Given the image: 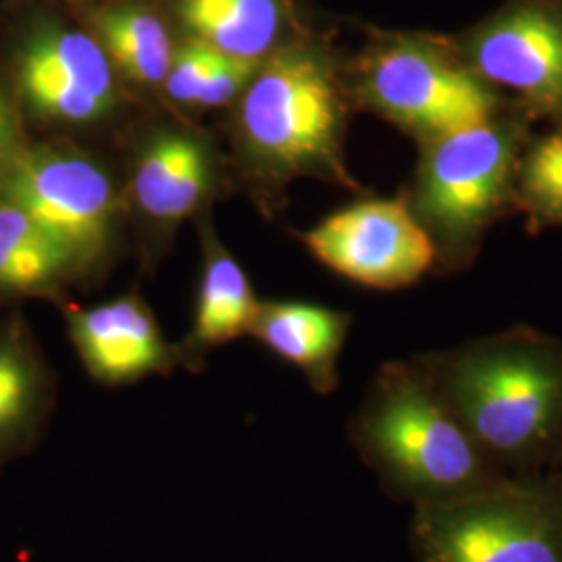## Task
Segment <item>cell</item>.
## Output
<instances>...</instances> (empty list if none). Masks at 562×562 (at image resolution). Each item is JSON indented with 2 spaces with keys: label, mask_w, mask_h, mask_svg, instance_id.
<instances>
[{
  "label": "cell",
  "mask_w": 562,
  "mask_h": 562,
  "mask_svg": "<svg viewBox=\"0 0 562 562\" xmlns=\"http://www.w3.org/2000/svg\"><path fill=\"white\" fill-rule=\"evenodd\" d=\"M361 101L429 138L492 120L494 97L471 71L422 42L382 41L362 55Z\"/></svg>",
  "instance_id": "7"
},
{
  "label": "cell",
  "mask_w": 562,
  "mask_h": 562,
  "mask_svg": "<svg viewBox=\"0 0 562 562\" xmlns=\"http://www.w3.org/2000/svg\"><path fill=\"white\" fill-rule=\"evenodd\" d=\"M220 55L223 53L192 38L178 42L171 67L162 81V99L178 109L194 111L202 86L209 78L211 69L215 67Z\"/></svg>",
  "instance_id": "19"
},
{
  "label": "cell",
  "mask_w": 562,
  "mask_h": 562,
  "mask_svg": "<svg viewBox=\"0 0 562 562\" xmlns=\"http://www.w3.org/2000/svg\"><path fill=\"white\" fill-rule=\"evenodd\" d=\"M55 396L53 369L25 319H0V467L38 443Z\"/></svg>",
  "instance_id": "14"
},
{
  "label": "cell",
  "mask_w": 562,
  "mask_h": 562,
  "mask_svg": "<svg viewBox=\"0 0 562 562\" xmlns=\"http://www.w3.org/2000/svg\"><path fill=\"white\" fill-rule=\"evenodd\" d=\"M173 20L186 38L223 55L262 60L288 38V0H173Z\"/></svg>",
  "instance_id": "17"
},
{
  "label": "cell",
  "mask_w": 562,
  "mask_h": 562,
  "mask_svg": "<svg viewBox=\"0 0 562 562\" xmlns=\"http://www.w3.org/2000/svg\"><path fill=\"white\" fill-rule=\"evenodd\" d=\"M348 440L383 492L415 508L459 501L508 477L467 434L422 362L380 369Z\"/></svg>",
  "instance_id": "2"
},
{
  "label": "cell",
  "mask_w": 562,
  "mask_h": 562,
  "mask_svg": "<svg viewBox=\"0 0 562 562\" xmlns=\"http://www.w3.org/2000/svg\"><path fill=\"white\" fill-rule=\"evenodd\" d=\"M36 2H57V0H7L4 11L20 9V7H25V4H36ZM69 2H76V0H69Z\"/></svg>",
  "instance_id": "23"
},
{
  "label": "cell",
  "mask_w": 562,
  "mask_h": 562,
  "mask_svg": "<svg viewBox=\"0 0 562 562\" xmlns=\"http://www.w3.org/2000/svg\"><path fill=\"white\" fill-rule=\"evenodd\" d=\"M76 281L59 246L0 194V302L59 299Z\"/></svg>",
  "instance_id": "18"
},
{
  "label": "cell",
  "mask_w": 562,
  "mask_h": 562,
  "mask_svg": "<svg viewBox=\"0 0 562 562\" xmlns=\"http://www.w3.org/2000/svg\"><path fill=\"white\" fill-rule=\"evenodd\" d=\"M350 322V315L313 302L265 301L250 336L301 369L317 394H329L338 385V361Z\"/></svg>",
  "instance_id": "15"
},
{
  "label": "cell",
  "mask_w": 562,
  "mask_h": 562,
  "mask_svg": "<svg viewBox=\"0 0 562 562\" xmlns=\"http://www.w3.org/2000/svg\"><path fill=\"white\" fill-rule=\"evenodd\" d=\"M302 241L331 271L375 290L411 285L436 259L434 240L402 201L350 204Z\"/></svg>",
  "instance_id": "8"
},
{
  "label": "cell",
  "mask_w": 562,
  "mask_h": 562,
  "mask_svg": "<svg viewBox=\"0 0 562 562\" xmlns=\"http://www.w3.org/2000/svg\"><path fill=\"white\" fill-rule=\"evenodd\" d=\"M67 336L92 382L121 387L150 375H169L180 367L178 348L140 294L81 306L63 304Z\"/></svg>",
  "instance_id": "11"
},
{
  "label": "cell",
  "mask_w": 562,
  "mask_h": 562,
  "mask_svg": "<svg viewBox=\"0 0 562 562\" xmlns=\"http://www.w3.org/2000/svg\"><path fill=\"white\" fill-rule=\"evenodd\" d=\"M422 364L504 475L562 473V344L510 331Z\"/></svg>",
  "instance_id": "1"
},
{
  "label": "cell",
  "mask_w": 562,
  "mask_h": 562,
  "mask_svg": "<svg viewBox=\"0 0 562 562\" xmlns=\"http://www.w3.org/2000/svg\"><path fill=\"white\" fill-rule=\"evenodd\" d=\"M4 21L0 80L27 125L55 134L88 132L115 120L123 80L101 42L55 2L11 9Z\"/></svg>",
  "instance_id": "4"
},
{
  "label": "cell",
  "mask_w": 562,
  "mask_h": 562,
  "mask_svg": "<svg viewBox=\"0 0 562 562\" xmlns=\"http://www.w3.org/2000/svg\"><path fill=\"white\" fill-rule=\"evenodd\" d=\"M27 144V123L13 94L0 80V181L7 178Z\"/></svg>",
  "instance_id": "22"
},
{
  "label": "cell",
  "mask_w": 562,
  "mask_h": 562,
  "mask_svg": "<svg viewBox=\"0 0 562 562\" xmlns=\"http://www.w3.org/2000/svg\"><path fill=\"white\" fill-rule=\"evenodd\" d=\"M15 202L59 246L78 280H94L109 267L125 217L123 190L106 167L71 142H32L0 181Z\"/></svg>",
  "instance_id": "6"
},
{
  "label": "cell",
  "mask_w": 562,
  "mask_h": 562,
  "mask_svg": "<svg viewBox=\"0 0 562 562\" xmlns=\"http://www.w3.org/2000/svg\"><path fill=\"white\" fill-rule=\"evenodd\" d=\"M408 536L415 562H562V473L417 506Z\"/></svg>",
  "instance_id": "5"
},
{
  "label": "cell",
  "mask_w": 562,
  "mask_h": 562,
  "mask_svg": "<svg viewBox=\"0 0 562 562\" xmlns=\"http://www.w3.org/2000/svg\"><path fill=\"white\" fill-rule=\"evenodd\" d=\"M525 186L538 201L562 211V136L546 138L531 153Z\"/></svg>",
  "instance_id": "21"
},
{
  "label": "cell",
  "mask_w": 562,
  "mask_h": 562,
  "mask_svg": "<svg viewBox=\"0 0 562 562\" xmlns=\"http://www.w3.org/2000/svg\"><path fill=\"white\" fill-rule=\"evenodd\" d=\"M202 267L190 331L178 348L180 367L199 371L204 357L241 336H250L261 301L240 262L223 246L209 217L201 222Z\"/></svg>",
  "instance_id": "13"
},
{
  "label": "cell",
  "mask_w": 562,
  "mask_h": 562,
  "mask_svg": "<svg viewBox=\"0 0 562 562\" xmlns=\"http://www.w3.org/2000/svg\"><path fill=\"white\" fill-rule=\"evenodd\" d=\"M81 23L101 42L123 83L161 92L178 42L159 9L142 0H109L88 9Z\"/></svg>",
  "instance_id": "16"
},
{
  "label": "cell",
  "mask_w": 562,
  "mask_h": 562,
  "mask_svg": "<svg viewBox=\"0 0 562 562\" xmlns=\"http://www.w3.org/2000/svg\"><path fill=\"white\" fill-rule=\"evenodd\" d=\"M261 60L238 59L229 55H220L215 67L202 86L201 94L194 104V111L209 109H229L240 99L241 92L257 74Z\"/></svg>",
  "instance_id": "20"
},
{
  "label": "cell",
  "mask_w": 562,
  "mask_h": 562,
  "mask_svg": "<svg viewBox=\"0 0 562 562\" xmlns=\"http://www.w3.org/2000/svg\"><path fill=\"white\" fill-rule=\"evenodd\" d=\"M220 162L188 125L162 123L142 138L123 186L125 211L150 229L171 232L217 194Z\"/></svg>",
  "instance_id": "10"
},
{
  "label": "cell",
  "mask_w": 562,
  "mask_h": 562,
  "mask_svg": "<svg viewBox=\"0 0 562 562\" xmlns=\"http://www.w3.org/2000/svg\"><path fill=\"white\" fill-rule=\"evenodd\" d=\"M483 78L548 109L562 106V20L521 7L490 23L473 41Z\"/></svg>",
  "instance_id": "12"
},
{
  "label": "cell",
  "mask_w": 562,
  "mask_h": 562,
  "mask_svg": "<svg viewBox=\"0 0 562 562\" xmlns=\"http://www.w3.org/2000/svg\"><path fill=\"white\" fill-rule=\"evenodd\" d=\"M513 146L492 120L431 138L422 171L423 213L448 234L480 227L503 199Z\"/></svg>",
  "instance_id": "9"
},
{
  "label": "cell",
  "mask_w": 562,
  "mask_h": 562,
  "mask_svg": "<svg viewBox=\"0 0 562 562\" xmlns=\"http://www.w3.org/2000/svg\"><path fill=\"white\" fill-rule=\"evenodd\" d=\"M241 176L276 188L296 178L355 186L341 153L346 102L329 57L306 41L283 42L259 63L232 106Z\"/></svg>",
  "instance_id": "3"
}]
</instances>
